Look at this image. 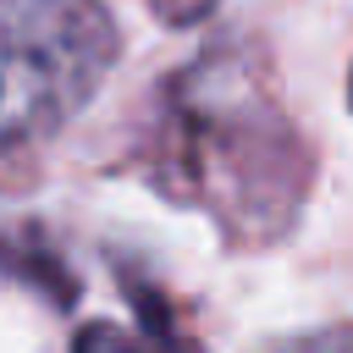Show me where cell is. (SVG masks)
Segmentation results:
<instances>
[{
	"label": "cell",
	"instance_id": "obj_3",
	"mask_svg": "<svg viewBox=\"0 0 353 353\" xmlns=\"http://www.w3.org/2000/svg\"><path fill=\"white\" fill-rule=\"evenodd\" d=\"M254 353H353V347H347V325H320V331H298V336L259 342Z\"/></svg>",
	"mask_w": 353,
	"mask_h": 353
},
{
	"label": "cell",
	"instance_id": "obj_2",
	"mask_svg": "<svg viewBox=\"0 0 353 353\" xmlns=\"http://www.w3.org/2000/svg\"><path fill=\"white\" fill-rule=\"evenodd\" d=\"M171 143H182V176L199 182L204 204L215 215H243V221H270L281 226L298 204L303 171L287 165L298 154H265L243 165L237 154L254 149H292L287 121L270 110L259 94H221V77H188L182 99L171 110Z\"/></svg>",
	"mask_w": 353,
	"mask_h": 353
},
{
	"label": "cell",
	"instance_id": "obj_1",
	"mask_svg": "<svg viewBox=\"0 0 353 353\" xmlns=\"http://www.w3.org/2000/svg\"><path fill=\"white\" fill-rule=\"evenodd\" d=\"M110 61L116 22L99 0H0V154L61 132Z\"/></svg>",
	"mask_w": 353,
	"mask_h": 353
},
{
	"label": "cell",
	"instance_id": "obj_4",
	"mask_svg": "<svg viewBox=\"0 0 353 353\" xmlns=\"http://www.w3.org/2000/svg\"><path fill=\"white\" fill-rule=\"evenodd\" d=\"M72 353H143V342H138V336H127V331H121V325H110V320H88V325L77 331Z\"/></svg>",
	"mask_w": 353,
	"mask_h": 353
}]
</instances>
